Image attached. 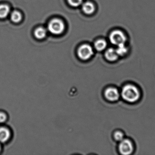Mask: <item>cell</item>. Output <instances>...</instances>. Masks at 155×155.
<instances>
[{
  "label": "cell",
  "instance_id": "1",
  "mask_svg": "<svg viewBox=\"0 0 155 155\" xmlns=\"http://www.w3.org/2000/svg\"><path fill=\"white\" fill-rule=\"evenodd\" d=\"M122 96L124 100L128 103H135L140 98V91L134 85H127L123 88Z\"/></svg>",
  "mask_w": 155,
  "mask_h": 155
},
{
  "label": "cell",
  "instance_id": "10",
  "mask_svg": "<svg viewBox=\"0 0 155 155\" xmlns=\"http://www.w3.org/2000/svg\"><path fill=\"white\" fill-rule=\"evenodd\" d=\"M82 10L83 12L87 15L93 14L95 10L94 4L90 2H86L82 5Z\"/></svg>",
  "mask_w": 155,
  "mask_h": 155
},
{
  "label": "cell",
  "instance_id": "8",
  "mask_svg": "<svg viewBox=\"0 0 155 155\" xmlns=\"http://www.w3.org/2000/svg\"><path fill=\"white\" fill-rule=\"evenodd\" d=\"M11 21L14 23L17 24L21 22L22 20V14L18 10H14L12 11L10 15Z\"/></svg>",
  "mask_w": 155,
  "mask_h": 155
},
{
  "label": "cell",
  "instance_id": "7",
  "mask_svg": "<svg viewBox=\"0 0 155 155\" xmlns=\"http://www.w3.org/2000/svg\"><path fill=\"white\" fill-rule=\"evenodd\" d=\"M11 9L10 6L6 4H0V19H4L10 15Z\"/></svg>",
  "mask_w": 155,
  "mask_h": 155
},
{
  "label": "cell",
  "instance_id": "13",
  "mask_svg": "<svg viewBox=\"0 0 155 155\" xmlns=\"http://www.w3.org/2000/svg\"><path fill=\"white\" fill-rule=\"evenodd\" d=\"M116 51L118 56H124L128 52V49L126 43H125L117 45Z\"/></svg>",
  "mask_w": 155,
  "mask_h": 155
},
{
  "label": "cell",
  "instance_id": "5",
  "mask_svg": "<svg viewBox=\"0 0 155 155\" xmlns=\"http://www.w3.org/2000/svg\"><path fill=\"white\" fill-rule=\"evenodd\" d=\"M119 150L122 154H131L134 150L133 143L128 139H124L121 141V143L119 145Z\"/></svg>",
  "mask_w": 155,
  "mask_h": 155
},
{
  "label": "cell",
  "instance_id": "18",
  "mask_svg": "<svg viewBox=\"0 0 155 155\" xmlns=\"http://www.w3.org/2000/svg\"><path fill=\"white\" fill-rule=\"evenodd\" d=\"M1 146H0V151H1Z\"/></svg>",
  "mask_w": 155,
  "mask_h": 155
},
{
  "label": "cell",
  "instance_id": "6",
  "mask_svg": "<svg viewBox=\"0 0 155 155\" xmlns=\"http://www.w3.org/2000/svg\"><path fill=\"white\" fill-rule=\"evenodd\" d=\"M105 95L107 100L112 102L117 101L120 97L118 90L113 87L107 88L105 91Z\"/></svg>",
  "mask_w": 155,
  "mask_h": 155
},
{
  "label": "cell",
  "instance_id": "2",
  "mask_svg": "<svg viewBox=\"0 0 155 155\" xmlns=\"http://www.w3.org/2000/svg\"><path fill=\"white\" fill-rule=\"evenodd\" d=\"M48 29L49 32L53 34L60 35L64 31L65 25L62 20L55 18L49 22Z\"/></svg>",
  "mask_w": 155,
  "mask_h": 155
},
{
  "label": "cell",
  "instance_id": "17",
  "mask_svg": "<svg viewBox=\"0 0 155 155\" xmlns=\"http://www.w3.org/2000/svg\"><path fill=\"white\" fill-rule=\"evenodd\" d=\"M6 119V116L4 113H0V123H4Z\"/></svg>",
  "mask_w": 155,
  "mask_h": 155
},
{
  "label": "cell",
  "instance_id": "16",
  "mask_svg": "<svg viewBox=\"0 0 155 155\" xmlns=\"http://www.w3.org/2000/svg\"><path fill=\"white\" fill-rule=\"evenodd\" d=\"M114 138L117 141L121 142L124 139V134L122 132H119V131L116 132L114 134Z\"/></svg>",
  "mask_w": 155,
  "mask_h": 155
},
{
  "label": "cell",
  "instance_id": "9",
  "mask_svg": "<svg viewBox=\"0 0 155 155\" xmlns=\"http://www.w3.org/2000/svg\"><path fill=\"white\" fill-rule=\"evenodd\" d=\"M105 57L108 61L113 62L117 60L118 55L117 53L116 49L110 48L107 50L105 53Z\"/></svg>",
  "mask_w": 155,
  "mask_h": 155
},
{
  "label": "cell",
  "instance_id": "12",
  "mask_svg": "<svg viewBox=\"0 0 155 155\" xmlns=\"http://www.w3.org/2000/svg\"><path fill=\"white\" fill-rule=\"evenodd\" d=\"M46 35H47V31L43 27H38L35 31L34 35L37 39H43L46 36Z\"/></svg>",
  "mask_w": 155,
  "mask_h": 155
},
{
  "label": "cell",
  "instance_id": "14",
  "mask_svg": "<svg viewBox=\"0 0 155 155\" xmlns=\"http://www.w3.org/2000/svg\"><path fill=\"white\" fill-rule=\"evenodd\" d=\"M107 44L104 40H97L94 44L95 47L97 51H102L106 47Z\"/></svg>",
  "mask_w": 155,
  "mask_h": 155
},
{
  "label": "cell",
  "instance_id": "3",
  "mask_svg": "<svg viewBox=\"0 0 155 155\" xmlns=\"http://www.w3.org/2000/svg\"><path fill=\"white\" fill-rule=\"evenodd\" d=\"M109 39L113 44L117 46L119 45L126 43L127 41V37L123 31L117 30L111 33Z\"/></svg>",
  "mask_w": 155,
  "mask_h": 155
},
{
  "label": "cell",
  "instance_id": "15",
  "mask_svg": "<svg viewBox=\"0 0 155 155\" xmlns=\"http://www.w3.org/2000/svg\"><path fill=\"white\" fill-rule=\"evenodd\" d=\"M68 3L70 5L74 7L79 6L83 2V0H68Z\"/></svg>",
  "mask_w": 155,
  "mask_h": 155
},
{
  "label": "cell",
  "instance_id": "4",
  "mask_svg": "<svg viewBox=\"0 0 155 155\" xmlns=\"http://www.w3.org/2000/svg\"><path fill=\"white\" fill-rule=\"evenodd\" d=\"M93 54L94 52L92 47L87 44L81 45L78 51V54L79 58L84 60L89 59Z\"/></svg>",
  "mask_w": 155,
  "mask_h": 155
},
{
  "label": "cell",
  "instance_id": "11",
  "mask_svg": "<svg viewBox=\"0 0 155 155\" xmlns=\"http://www.w3.org/2000/svg\"><path fill=\"white\" fill-rule=\"evenodd\" d=\"M11 133L8 129L4 127L0 128V142L5 143L10 138Z\"/></svg>",
  "mask_w": 155,
  "mask_h": 155
}]
</instances>
